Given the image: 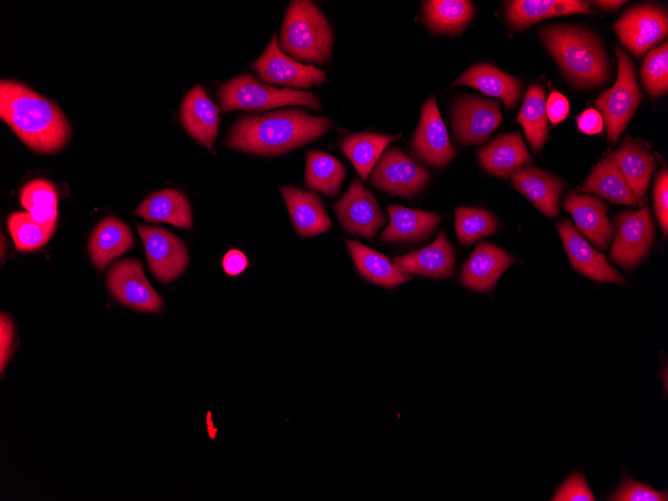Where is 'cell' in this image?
Instances as JSON below:
<instances>
[{"instance_id": "cell-1", "label": "cell", "mask_w": 668, "mask_h": 501, "mask_svg": "<svg viewBox=\"0 0 668 501\" xmlns=\"http://www.w3.org/2000/svg\"><path fill=\"white\" fill-rule=\"evenodd\" d=\"M333 122L300 109H285L239 118L227 137L230 148L273 156L305 145L326 133Z\"/></svg>"}, {"instance_id": "cell-2", "label": "cell", "mask_w": 668, "mask_h": 501, "mask_svg": "<svg viewBox=\"0 0 668 501\" xmlns=\"http://www.w3.org/2000/svg\"><path fill=\"white\" fill-rule=\"evenodd\" d=\"M0 116L21 141L37 152H56L71 135L60 108L17 81L1 80Z\"/></svg>"}, {"instance_id": "cell-3", "label": "cell", "mask_w": 668, "mask_h": 501, "mask_svg": "<svg viewBox=\"0 0 668 501\" xmlns=\"http://www.w3.org/2000/svg\"><path fill=\"white\" fill-rule=\"evenodd\" d=\"M544 45L575 85L590 87L610 78L608 56L600 39L588 29L549 25L539 30Z\"/></svg>"}, {"instance_id": "cell-4", "label": "cell", "mask_w": 668, "mask_h": 501, "mask_svg": "<svg viewBox=\"0 0 668 501\" xmlns=\"http://www.w3.org/2000/svg\"><path fill=\"white\" fill-rule=\"evenodd\" d=\"M279 47L303 62L323 64L331 58V27L312 1L290 2L282 24Z\"/></svg>"}, {"instance_id": "cell-5", "label": "cell", "mask_w": 668, "mask_h": 501, "mask_svg": "<svg viewBox=\"0 0 668 501\" xmlns=\"http://www.w3.org/2000/svg\"><path fill=\"white\" fill-rule=\"evenodd\" d=\"M223 111H264L285 105H300L320 109L318 97L312 92L290 88L278 89L259 82L251 74L239 75L218 88Z\"/></svg>"}, {"instance_id": "cell-6", "label": "cell", "mask_w": 668, "mask_h": 501, "mask_svg": "<svg viewBox=\"0 0 668 501\" xmlns=\"http://www.w3.org/2000/svg\"><path fill=\"white\" fill-rule=\"evenodd\" d=\"M616 55L618 59L617 80L611 88L602 92L595 100L611 143L617 142L642 99L632 61L626 52L618 47Z\"/></svg>"}, {"instance_id": "cell-7", "label": "cell", "mask_w": 668, "mask_h": 501, "mask_svg": "<svg viewBox=\"0 0 668 501\" xmlns=\"http://www.w3.org/2000/svg\"><path fill=\"white\" fill-rule=\"evenodd\" d=\"M616 233L610 260L624 269L634 268L648 253L655 225L648 207L625 210L615 218Z\"/></svg>"}, {"instance_id": "cell-8", "label": "cell", "mask_w": 668, "mask_h": 501, "mask_svg": "<svg viewBox=\"0 0 668 501\" xmlns=\"http://www.w3.org/2000/svg\"><path fill=\"white\" fill-rule=\"evenodd\" d=\"M622 44L636 57L666 37L667 12L652 4L636 5L627 9L613 25Z\"/></svg>"}, {"instance_id": "cell-9", "label": "cell", "mask_w": 668, "mask_h": 501, "mask_svg": "<svg viewBox=\"0 0 668 501\" xmlns=\"http://www.w3.org/2000/svg\"><path fill=\"white\" fill-rule=\"evenodd\" d=\"M502 121L497 101L464 95L455 100L452 110V131L463 145L484 143Z\"/></svg>"}, {"instance_id": "cell-10", "label": "cell", "mask_w": 668, "mask_h": 501, "mask_svg": "<svg viewBox=\"0 0 668 501\" xmlns=\"http://www.w3.org/2000/svg\"><path fill=\"white\" fill-rule=\"evenodd\" d=\"M430 173L400 149H386L371 174V184L392 195L411 197L430 180Z\"/></svg>"}, {"instance_id": "cell-11", "label": "cell", "mask_w": 668, "mask_h": 501, "mask_svg": "<svg viewBox=\"0 0 668 501\" xmlns=\"http://www.w3.org/2000/svg\"><path fill=\"white\" fill-rule=\"evenodd\" d=\"M252 69L264 82L296 88H309L326 79L325 71L304 65L281 51L276 34L252 64Z\"/></svg>"}, {"instance_id": "cell-12", "label": "cell", "mask_w": 668, "mask_h": 501, "mask_svg": "<svg viewBox=\"0 0 668 501\" xmlns=\"http://www.w3.org/2000/svg\"><path fill=\"white\" fill-rule=\"evenodd\" d=\"M137 230L149 268L158 280L169 283L183 273L188 263V253L177 236L159 227L137 225Z\"/></svg>"}, {"instance_id": "cell-13", "label": "cell", "mask_w": 668, "mask_h": 501, "mask_svg": "<svg viewBox=\"0 0 668 501\" xmlns=\"http://www.w3.org/2000/svg\"><path fill=\"white\" fill-rule=\"evenodd\" d=\"M334 210L339 222L348 232L367 239H372L386 222V216L377 199L358 180H354L334 204Z\"/></svg>"}, {"instance_id": "cell-14", "label": "cell", "mask_w": 668, "mask_h": 501, "mask_svg": "<svg viewBox=\"0 0 668 501\" xmlns=\"http://www.w3.org/2000/svg\"><path fill=\"white\" fill-rule=\"evenodd\" d=\"M107 285L122 304L143 312H159L161 297L145 278L141 263L126 259L115 263L109 270Z\"/></svg>"}, {"instance_id": "cell-15", "label": "cell", "mask_w": 668, "mask_h": 501, "mask_svg": "<svg viewBox=\"0 0 668 501\" xmlns=\"http://www.w3.org/2000/svg\"><path fill=\"white\" fill-rule=\"evenodd\" d=\"M412 149L418 159L434 167L443 168L455 157V149L449 140L434 97L428 98L421 107Z\"/></svg>"}, {"instance_id": "cell-16", "label": "cell", "mask_w": 668, "mask_h": 501, "mask_svg": "<svg viewBox=\"0 0 668 501\" xmlns=\"http://www.w3.org/2000/svg\"><path fill=\"white\" fill-rule=\"evenodd\" d=\"M557 230L575 270L598 282L625 283V279L609 265L606 257L593 249L569 220L557 224Z\"/></svg>"}, {"instance_id": "cell-17", "label": "cell", "mask_w": 668, "mask_h": 501, "mask_svg": "<svg viewBox=\"0 0 668 501\" xmlns=\"http://www.w3.org/2000/svg\"><path fill=\"white\" fill-rule=\"evenodd\" d=\"M514 263L515 259L502 248L481 242L464 263L460 283L474 291L489 292L504 271Z\"/></svg>"}, {"instance_id": "cell-18", "label": "cell", "mask_w": 668, "mask_h": 501, "mask_svg": "<svg viewBox=\"0 0 668 501\" xmlns=\"http://www.w3.org/2000/svg\"><path fill=\"white\" fill-rule=\"evenodd\" d=\"M563 207L568 211L577 229L598 249L605 250L613 234L605 203L588 194L568 192Z\"/></svg>"}, {"instance_id": "cell-19", "label": "cell", "mask_w": 668, "mask_h": 501, "mask_svg": "<svg viewBox=\"0 0 668 501\" xmlns=\"http://www.w3.org/2000/svg\"><path fill=\"white\" fill-rule=\"evenodd\" d=\"M393 263L408 275L430 278H451L454 274L455 252L444 231L425 248L395 257Z\"/></svg>"}, {"instance_id": "cell-20", "label": "cell", "mask_w": 668, "mask_h": 501, "mask_svg": "<svg viewBox=\"0 0 668 501\" xmlns=\"http://www.w3.org/2000/svg\"><path fill=\"white\" fill-rule=\"evenodd\" d=\"M180 116L186 131L207 149L212 150L219 125V108L204 89L195 85L184 96Z\"/></svg>"}, {"instance_id": "cell-21", "label": "cell", "mask_w": 668, "mask_h": 501, "mask_svg": "<svg viewBox=\"0 0 668 501\" xmlns=\"http://www.w3.org/2000/svg\"><path fill=\"white\" fill-rule=\"evenodd\" d=\"M514 187L548 218L558 214L559 199L564 183L554 175L531 165H525L511 175Z\"/></svg>"}, {"instance_id": "cell-22", "label": "cell", "mask_w": 668, "mask_h": 501, "mask_svg": "<svg viewBox=\"0 0 668 501\" xmlns=\"http://www.w3.org/2000/svg\"><path fill=\"white\" fill-rule=\"evenodd\" d=\"M481 165L500 178H509L519 168L531 162V156L518 132L497 136L478 152Z\"/></svg>"}, {"instance_id": "cell-23", "label": "cell", "mask_w": 668, "mask_h": 501, "mask_svg": "<svg viewBox=\"0 0 668 501\" xmlns=\"http://www.w3.org/2000/svg\"><path fill=\"white\" fill-rule=\"evenodd\" d=\"M280 191L293 226L300 236H314L330 229L331 221L321 199L314 192L292 186H283Z\"/></svg>"}, {"instance_id": "cell-24", "label": "cell", "mask_w": 668, "mask_h": 501, "mask_svg": "<svg viewBox=\"0 0 668 501\" xmlns=\"http://www.w3.org/2000/svg\"><path fill=\"white\" fill-rule=\"evenodd\" d=\"M453 85H468L483 94L499 98L507 109L515 107L522 92L521 82L517 78L488 63L470 67Z\"/></svg>"}, {"instance_id": "cell-25", "label": "cell", "mask_w": 668, "mask_h": 501, "mask_svg": "<svg viewBox=\"0 0 668 501\" xmlns=\"http://www.w3.org/2000/svg\"><path fill=\"white\" fill-rule=\"evenodd\" d=\"M595 13L589 2L578 0H514L506 8L508 22L518 29L554 16Z\"/></svg>"}, {"instance_id": "cell-26", "label": "cell", "mask_w": 668, "mask_h": 501, "mask_svg": "<svg viewBox=\"0 0 668 501\" xmlns=\"http://www.w3.org/2000/svg\"><path fill=\"white\" fill-rule=\"evenodd\" d=\"M390 222L381 233L384 242H416L426 238L440 221V214L399 205H388Z\"/></svg>"}, {"instance_id": "cell-27", "label": "cell", "mask_w": 668, "mask_h": 501, "mask_svg": "<svg viewBox=\"0 0 668 501\" xmlns=\"http://www.w3.org/2000/svg\"><path fill=\"white\" fill-rule=\"evenodd\" d=\"M135 240L129 227L115 217L103 219L93 230L89 241V254L98 269H104L114 258L134 246Z\"/></svg>"}, {"instance_id": "cell-28", "label": "cell", "mask_w": 668, "mask_h": 501, "mask_svg": "<svg viewBox=\"0 0 668 501\" xmlns=\"http://www.w3.org/2000/svg\"><path fill=\"white\" fill-rule=\"evenodd\" d=\"M638 200H642L656 167L654 157L640 144L626 138L610 156Z\"/></svg>"}, {"instance_id": "cell-29", "label": "cell", "mask_w": 668, "mask_h": 501, "mask_svg": "<svg viewBox=\"0 0 668 501\" xmlns=\"http://www.w3.org/2000/svg\"><path fill=\"white\" fill-rule=\"evenodd\" d=\"M135 214L149 222H166L180 228H192L190 204L184 194L174 189L151 194L135 209Z\"/></svg>"}, {"instance_id": "cell-30", "label": "cell", "mask_w": 668, "mask_h": 501, "mask_svg": "<svg viewBox=\"0 0 668 501\" xmlns=\"http://www.w3.org/2000/svg\"><path fill=\"white\" fill-rule=\"evenodd\" d=\"M346 244L357 270L368 281L390 288L410 279V275L401 271L385 255L357 240H346Z\"/></svg>"}, {"instance_id": "cell-31", "label": "cell", "mask_w": 668, "mask_h": 501, "mask_svg": "<svg viewBox=\"0 0 668 501\" xmlns=\"http://www.w3.org/2000/svg\"><path fill=\"white\" fill-rule=\"evenodd\" d=\"M579 190L601 196L618 204L636 205L639 203L638 198L610 156L604 158L593 168Z\"/></svg>"}, {"instance_id": "cell-32", "label": "cell", "mask_w": 668, "mask_h": 501, "mask_svg": "<svg viewBox=\"0 0 668 501\" xmlns=\"http://www.w3.org/2000/svg\"><path fill=\"white\" fill-rule=\"evenodd\" d=\"M474 15L472 2L466 0H430L423 2L425 24L435 32L457 34Z\"/></svg>"}, {"instance_id": "cell-33", "label": "cell", "mask_w": 668, "mask_h": 501, "mask_svg": "<svg viewBox=\"0 0 668 501\" xmlns=\"http://www.w3.org/2000/svg\"><path fill=\"white\" fill-rule=\"evenodd\" d=\"M395 138L392 135L363 132L345 137L340 147L361 178L366 180L385 148Z\"/></svg>"}, {"instance_id": "cell-34", "label": "cell", "mask_w": 668, "mask_h": 501, "mask_svg": "<svg viewBox=\"0 0 668 501\" xmlns=\"http://www.w3.org/2000/svg\"><path fill=\"white\" fill-rule=\"evenodd\" d=\"M346 170L334 156L310 150L306 156L305 185L328 196L338 194L345 180Z\"/></svg>"}, {"instance_id": "cell-35", "label": "cell", "mask_w": 668, "mask_h": 501, "mask_svg": "<svg viewBox=\"0 0 668 501\" xmlns=\"http://www.w3.org/2000/svg\"><path fill=\"white\" fill-rule=\"evenodd\" d=\"M546 96L539 84L528 87L517 120L522 125L532 149L539 151L547 138Z\"/></svg>"}, {"instance_id": "cell-36", "label": "cell", "mask_w": 668, "mask_h": 501, "mask_svg": "<svg viewBox=\"0 0 668 501\" xmlns=\"http://www.w3.org/2000/svg\"><path fill=\"white\" fill-rule=\"evenodd\" d=\"M8 230L19 251L43 246L52 236L56 223H41L29 212H14L7 219Z\"/></svg>"}, {"instance_id": "cell-37", "label": "cell", "mask_w": 668, "mask_h": 501, "mask_svg": "<svg viewBox=\"0 0 668 501\" xmlns=\"http://www.w3.org/2000/svg\"><path fill=\"white\" fill-rule=\"evenodd\" d=\"M20 201L30 215L41 223H56L57 193L53 184L35 179L24 186Z\"/></svg>"}, {"instance_id": "cell-38", "label": "cell", "mask_w": 668, "mask_h": 501, "mask_svg": "<svg viewBox=\"0 0 668 501\" xmlns=\"http://www.w3.org/2000/svg\"><path fill=\"white\" fill-rule=\"evenodd\" d=\"M496 228L497 219L488 210L475 207H458L455 210V231L463 245L492 235Z\"/></svg>"}, {"instance_id": "cell-39", "label": "cell", "mask_w": 668, "mask_h": 501, "mask_svg": "<svg viewBox=\"0 0 668 501\" xmlns=\"http://www.w3.org/2000/svg\"><path fill=\"white\" fill-rule=\"evenodd\" d=\"M640 78L645 90L652 96L658 97L668 89V44L664 42L651 50L645 56Z\"/></svg>"}, {"instance_id": "cell-40", "label": "cell", "mask_w": 668, "mask_h": 501, "mask_svg": "<svg viewBox=\"0 0 668 501\" xmlns=\"http://www.w3.org/2000/svg\"><path fill=\"white\" fill-rule=\"evenodd\" d=\"M611 501H667L666 491L656 490L648 484L631 479L626 473L619 485L608 496Z\"/></svg>"}, {"instance_id": "cell-41", "label": "cell", "mask_w": 668, "mask_h": 501, "mask_svg": "<svg viewBox=\"0 0 668 501\" xmlns=\"http://www.w3.org/2000/svg\"><path fill=\"white\" fill-rule=\"evenodd\" d=\"M551 501H594L595 497L581 471L573 472L555 490Z\"/></svg>"}, {"instance_id": "cell-42", "label": "cell", "mask_w": 668, "mask_h": 501, "mask_svg": "<svg viewBox=\"0 0 668 501\" xmlns=\"http://www.w3.org/2000/svg\"><path fill=\"white\" fill-rule=\"evenodd\" d=\"M654 209L660 227L667 235L668 232V172L661 170L654 187Z\"/></svg>"}, {"instance_id": "cell-43", "label": "cell", "mask_w": 668, "mask_h": 501, "mask_svg": "<svg viewBox=\"0 0 668 501\" xmlns=\"http://www.w3.org/2000/svg\"><path fill=\"white\" fill-rule=\"evenodd\" d=\"M569 112L567 98L558 91H553L546 99V114L553 124L563 121Z\"/></svg>"}, {"instance_id": "cell-44", "label": "cell", "mask_w": 668, "mask_h": 501, "mask_svg": "<svg viewBox=\"0 0 668 501\" xmlns=\"http://www.w3.org/2000/svg\"><path fill=\"white\" fill-rule=\"evenodd\" d=\"M14 329L11 320L4 314L0 318V365L1 371L10 357L13 344Z\"/></svg>"}, {"instance_id": "cell-45", "label": "cell", "mask_w": 668, "mask_h": 501, "mask_svg": "<svg viewBox=\"0 0 668 501\" xmlns=\"http://www.w3.org/2000/svg\"><path fill=\"white\" fill-rule=\"evenodd\" d=\"M248 265L249 262L246 255L238 249L229 250L222 260L223 269L229 276L240 275L246 270Z\"/></svg>"}, {"instance_id": "cell-46", "label": "cell", "mask_w": 668, "mask_h": 501, "mask_svg": "<svg viewBox=\"0 0 668 501\" xmlns=\"http://www.w3.org/2000/svg\"><path fill=\"white\" fill-rule=\"evenodd\" d=\"M603 124L602 116L593 108L583 111L577 117L578 129L585 134L600 133L603 129Z\"/></svg>"}, {"instance_id": "cell-47", "label": "cell", "mask_w": 668, "mask_h": 501, "mask_svg": "<svg viewBox=\"0 0 668 501\" xmlns=\"http://www.w3.org/2000/svg\"><path fill=\"white\" fill-rule=\"evenodd\" d=\"M589 3H590V5L591 4L597 5L601 9L606 10V11H615L620 6H622V4L625 3V2L624 1H609V0L601 1V0H599V1H590Z\"/></svg>"}, {"instance_id": "cell-48", "label": "cell", "mask_w": 668, "mask_h": 501, "mask_svg": "<svg viewBox=\"0 0 668 501\" xmlns=\"http://www.w3.org/2000/svg\"><path fill=\"white\" fill-rule=\"evenodd\" d=\"M4 245H5L4 236L1 235V258H2V259H3V253H4V251H5V250H4Z\"/></svg>"}]
</instances>
